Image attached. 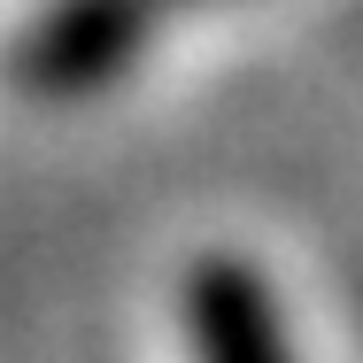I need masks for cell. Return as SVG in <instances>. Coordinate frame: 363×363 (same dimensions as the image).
<instances>
[{
  "label": "cell",
  "instance_id": "cell-2",
  "mask_svg": "<svg viewBox=\"0 0 363 363\" xmlns=\"http://www.w3.org/2000/svg\"><path fill=\"white\" fill-rule=\"evenodd\" d=\"M178 348L186 363H301L286 301L255 255L209 247L178 279Z\"/></svg>",
  "mask_w": 363,
  "mask_h": 363
},
{
  "label": "cell",
  "instance_id": "cell-3",
  "mask_svg": "<svg viewBox=\"0 0 363 363\" xmlns=\"http://www.w3.org/2000/svg\"><path fill=\"white\" fill-rule=\"evenodd\" d=\"M170 16H194V8H224V0H162Z\"/></svg>",
  "mask_w": 363,
  "mask_h": 363
},
{
  "label": "cell",
  "instance_id": "cell-1",
  "mask_svg": "<svg viewBox=\"0 0 363 363\" xmlns=\"http://www.w3.org/2000/svg\"><path fill=\"white\" fill-rule=\"evenodd\" d=\"M162 31H170L162 0H39L8 39V77L47 108H77L116 93L155 55Z\"/></svg>",
  "mask_w": 363,
  "mask_h": 363
}]
</instances>
